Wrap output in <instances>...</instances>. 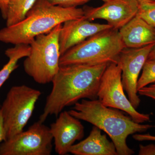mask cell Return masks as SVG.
I'll use <instances>...</instances> for the list:
<instances>
[{
    "instance_id": "cell-6",
    "label": "cell",
    "mask_w": 155,
    "mask_h": 155,
    "mask_svg": "<svg viewBox=\"0 0 155 155\" xmlns=\"http://www.w3.org/2000/svg\"><path fill=\"white\" fill-rule=\"evenodd\" d=\"M41 94L38 90L25 85L10 89L1 106L6 140L23 131Z\"/></svg>"
},
{
    "instance_id": "cell-26",
    "label": "cell",
    "mask_w": 155,
    "mask_h": 155,
    "mask_svg": "<svg viewBox=\"0 0 155 155\" xmlns=\"http://www.w3.org/2000/svg\"><path fill=\"white\" fill-rule=\"evenodd\" d=\"M139 3L142 2H147V1H152V0H136Z\"/></svg>"
},
{
    "instance_id": "cell-15",
    "label": "cell",
    "mask_w": 155,
    "mask_h": 155,
    "mask_svg": "<svg viewBox=\"0 0 155 155\" xmlns=\"http://www.w3.org/2000/svg\"><path fill=\"white\" fill-rule=\"evenodd\" d=\"M30 45L18 44L13 48L7 49L5 54L9 61L0 70V88L10 77V75L19 67L18 62L23 58H26L30 54Z\"/></svg>"
},
{
    "instance_id": "cell-20",
    "label": "cell",
    "mask_w": 155,
    "mask_h": 155,
    "mask_svg": "<svg viewBox=\"0 0 155 155\" xmlns=\"http://www.w3.org/2000/svg\"><path fill=\"white\" fill-rule=\"evenodd\" d=\"M138 94L155 101V82L138 90Z\"/></svg>"
},
{
    "instance_id": "cell-16",
    "label": "cell",
    "mask_w": 155,
    "mask_h": 155,
    "mask_svg": "<svg viewBox=\"0 0 155 155\" xmlns=\"http://www.w3.org/2000/svg\"><path fill=\"white\" fill-rule=\"evenodd\" d=\"M37 0H10L8 6L6 26L21 22Z\"/></svg>"
},
{
    "instance_id": "cell-22",
    "label": "cell",
    "mask_w": 155,
    "mask_h": 155,
    "mask_svg": "<svg viewBox=\"0 0 155 155\" xmlns=\"http://www.w3.org/2000/svg\"><path fill=\"white\" fill-rule=\"evenodd\" d=\"M134 139L137 141H155V136L149 133L136 134L133 136Z\"/></svg>"
},
{
    "instance_id": "cell-2",
    "label": "cell",
    "mask_w": 155,
    "mask_h": 155,
    "mask_svg": "<svg viewBox=\"0 0 155 155\" xmlns=\"http://www.w3.org/2000/svg\"><path fill=\"white\" fill-rule=\"evenodd\" d=\"M74 105L69 111L70 114L104 131L115 145L118 155L134 154V151L127 144V137L155 127L154 125L137 123L130 116L117 109L106 107L98 99H82Z\"/></svg>"
},
{
    "instance_id": "cell-4",
    "label": "cell",
    "mask_w": 155,
    "mask_h": 155,
    "mask_svg": "<svg viewBox=\"0 0 155 155\" xmlns=\"http://www.w3.org/2000/svg\"><path fill=\"white\" fill-rule=\"evenodd\" d=\"M125 48L119 30L109 28L100 31L71 48L61 56L59 65H95L118 63Z\"/></svg>"
},
{
    "instance_id": "cell-8",
    "label": "cell",
    "mask_w": 155,
    "mask_h": 155,
    "mask_svg": "<svg viewBox=\"0 0 155 155\" xmlns=\"http://www.w3.org/2000/svg\"><path fill=\"white\" fill-rule=\"evenodd\" d=\"M50 127L39 121L0 143V155H50L52 151Z\"/></svg>"
},
{
    "instance_id": "cell-24",
    "label": "cell",
    "mask_w": 155,
    "mask_h": 155,
    "mask_svg": "<svg viewBox=\"0 0 155 155\" xmlns=\"http://www.w3.org/2000/svg\"><path fill=\"white\" fill-rule=\"evenodd\" d=\"M1 105H0V143L2 142L5 141L6 136L5 130L4 127V120L1 110Z\"/></svg>"
},
{
    "instance_id": "cell-3",
    "label": "cell",
    "mask_w": 155,
    "mask_h": 155,
    "mask_svg": "<svg viewBox=\"0 0 155 155\" xmlns=\"http://www.w3.org/2000/svg\"><path fill=\"white\" fill-rule=\"evenodd\" d=\"M84 16L82 8H63L46 0H37L21 22L0 29V41L29 45L37 36L48 33L59 24Z\"/></svg>"
},
{
    "instance_id": "cell-1",
    "label": "cell",
    "mask_w": 155,
    "mask_h": 155,
    "mask_svg": "<svg viewBox=\"0 0 155 155\" xmlns=\"http://www.w3.org/2000/svg\"><path fill=\"white\" fill-rule=\"evenodd\" d=\"M109 64H74L60 67L52 81L39 121L44 123L51 115L58 116L64 108L79 100L97 99L101 78Z\"/></svg>"
},
{
    "instance_id": "cell-21",
    "label": "cell",
    "mask_w": 155,
    "mask_h": 155,
    "mask_svg": "<svg viewBox=\"0 0 155 155\" xmlns=\"http://www.w3.org/2000/svg\"><path fill=\"white\" fill-rule=\"evenodd\" d=\"M139 155H155V144H150L139 145Z\"/></svg>"
},
{
    "instance_id": "cell-18",
    "label": "cell",
    "mask_w": 155,
    "mask_h": 155,
    "mask_svg": "<svg viewBox=\"0 0 155 155\" xmlns=\"http://www.w3.org/2000/svg\"><path fill=\"white\" fill-rule=\"evenodd\" d=\"M155 82V61H147L137 82V91L142 87Z\"/></svg>"
},
{
    "instance_id": "cell-12",
    "label": "cell",
    "mask_w": 155,
    "mask_h": 155,
    "mask_svg": "<svg viewBox=\"0 0 155 155\" xmlns=\"http://www.w3.org/2000/svg\"><path fill=\"white\" fill-rule=\"evenodd\" d=\"M113 27L108 24L91 22L84 16L63 23L59 35L61 56L71 48L100 31Z\"/></svg>"
},
{
    "instance_id": "cell-14",
    "label": "cell",
    "mask_w": 155,
    "mask_h": 155,
    "mask_svg": "<svg viewBox=\"0 0 155 155\" xmlns=\"http://www.w3.org/2000/svg\"><path fill=\"white\" fill-rule=\"evenodd\" d=\"M69 153L75 155H118L114 143L95 126L86 139L72 146Z\"/></svg>"
},
{
    "instance_id": "cell-23",
    "label": "cell",
    "mask_w": 155,
    "mask_h": 155,
    "mask_svg": "<svg viewBox=\"0 0 155 155\" xmlns=\"http://www.w3.org/2000/svg\"><path fill=\"white\" fill-rule=\"evenodd\" d=\"M9 1L10 0H0V11L2 17L5 20L7 19Z\"/></svg>"
},
{
    "instance_id": "cell-11",
    "label": "cell",
    "mask_w": 155,
    "mask_h": 155,
    "mask_svg": "<svg viewBox=\"0 0 155 155\" xmlns=\"http://www.w3.org/2000/svg\"><path fill=\"white\" fill-rule=\"evenodd\" d=\"M55 122L51 124L50 129L54 140L55 151L65 155L77 140L84 136V127L79 121L69 111L61 112Z\"/></svg>"
},
{
    "instance_id": "cell-10",
    "label": "cell",
    "mask_w": 155,
    "mask_h": 155,
    "mask_svg": "<svg viewBox=\"0 0 155 155\" xmlns=\"http://www.w3.org/2000/svg\"><path fill=\"white\" fill-rule=\"evenodd\" d=\"M139 4L136 0H110L100 7L85 6L82 9L87 20L104 19L113 28L119 30L136 15Z\"/></svg>"
},
{
    "instance_id": "cell-7",
    "label": "cell",
    "mask_w": 155,
    "mask_h": 155,
    "mask_svg": "<svg viewBox=\"0 0 155 155\" xmlns=\"http://www.w3.org/2000/svg\"><path fill=\"white\" fill-rule=\"evenodd\" d=\"M97 96L103 105L125 112L137 123L142 124L150 119V114L137 110L125 95L122 81V68L119 62L110 63L107 66L101 78Z\"/></svg>"
},
{
    "instance_id": "cell-9",
    "label": "cell",
    "mask_w": 155,
    "mask_h": 155,
    "mask_svg": "<svg viewBox=\"0 0 155 155\" xmlns=\"http://www.w3.org/2000/svg\"><path fill=\"white\" fill-rule=\"evenodd\" d=\"M154 44L141 48H125L119 55L118 62L122 68V85L128 99L136 109L141 101L137 89L139 75Z\"/></svg>"
},
{
    "instance_id": "cell-5",
    "label": "cell",
    "mask_w": 155,
    "mask_h": 155,
    "mask_svg": "<svg viewBox=\"0 0 155 155\" xmlns=\"http://www.w3.org/2000/svg\"><path fill=\"white\" fill-rule=\"evenodd\" d=\"M62 26V24H59L48 33L37 36L29 45L30 54L23 62V68L37 83L52 82L59 70V35Z\"/></svg>"
},
{
    "instance_id": "cell-27",
    "label": "cell",
    "mask_w": 155,
    "mask_h": 155,
    "mask_svg": "<svg viewBox=\"0 0 155 155\" xmlns=\"http://www.w3.org/2000/svg\"><path fill=\"white\" fill-rule=\"evenodd\" d=\"M101 1L104 2H109V1H110V0H101Z\"/></svg>"
},
{
    "instance_id": "cell-13",
    "label": "cell",
    "mask_w": 155,
    "mask_h": 155,
    "mask_svg": "<svg viewBox=\"0 0 155 155\" xmlns=\"http://www.w3.org/2000/svg\"><path fill=\"white\" fill-rule=\"evenodd\" d=\"M119 30L125 48H141L155 43V28L137 15Z\"/></svg>"
},
{
    "instance_id": "cell-17",
    "label": "cell",
    "mask_w": 155,
    "mask_h": 155,
    "mask_svg": "<svg viewBox=\"0 0 155 155\" xmlns=\"http://www.w3.org/2000/svg\"><path fill=\"white\" fill-rule=\"evenodd\" d=\"M136 15L155 28V0L139 3Z\"/></svg>"
},
{
    "instance_id": "cell-25",
    "label": "cell",
    "mask_w": 155,
    "mask_h": 155,
    "mask_svg": "<svg viewBox=\"0 0 155 155\" xmlns=\"http://www.w3.org/2000/svg\"><path fill=\"white\" fill-rule=\"evenodd\" d=\"M147 61H155V43L153 48L150 52Z\"/></svg>"
},
{
    "instance_id": "cell-19",
    "label": "cell",
    "mask_w": 155,
    "mask_h": 155,
    "mask_svg": "<svg viewBox=\"0 0 155 155\" xmlns=\"http://www.w3.org/2000/svg\"><path fill=\"white\" fill-rule=\"evenodd\" d=\"M48 2L54 6L63 8H75L88 3L90 0H46Z\"/></svg>"
}]
</instances>
